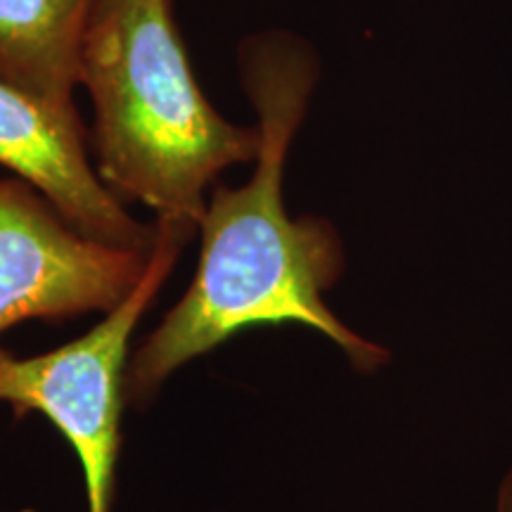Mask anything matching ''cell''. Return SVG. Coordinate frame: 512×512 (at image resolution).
<instances>
[{"label": "cell", "instance_id": "cell-2", "mask_svg": "<svg viewBox=\"0 0 512 512\" xmlns=\"http://www.w3.org/2000/svg\"><path fill=\"white\" fill-rule=\"evenodd\" d=\"M79 86L93 102V164L124 204L197 230L223 171L254 164L259 128L238 126L195 79L171 0H93Z\"/></svg>", "mask_w": 512, "mask_h": 512}, {"label": "cell", "instance_id": "cell-4", "mask_svg": "<svg viewBox=\"0 0 512 512\" xmlns=\"http://www.w3.org/2000/svg\"><path fill=\"white\" fill-rule=\"evenodd\" d=\"M150 252L88 238L34 185L0 178V332L105 316L136 290Z\"/></svg>", "mask_w": 512, "mask_h": 512}, {"label": "cell", "instance_id": "cell-1", "mask_svg": "<svg viewBox=\"0 0 512 512\" xmlns=\"http://www.w3.org/2000/svg\"><path fill=\"white\" fill-rule=\"evenodd\" d=\"M238 69L256 112L259 155L247 183H216L209 192L195 278L128 363L126 399L136 406L155 399L178 368L261 325H304L356 363L380 358L325 306L323 292L342 266L332 228L290 219L283 200L287 155L316 88V57L302 38L268 31L240 43Z\"/></svg>", "mask_w": 512, "mask_h": 512}, {"label": "cell", "instance_id": "cell-5", "mask_svg": "<svg viewBox=\"0 0 512 512\" xmlns=\"http://www.w3.org/2000/svg\"><path fill=\"white\" fill-rule=\"evenodd\" d=\"M0 166L41 190L83 235L152 249L157 223L138 221L100 181L81 117L53 110L0 74Z\"/></svg>", "mask_w": 512, "mask_h": 512}, {"label": "cell", "instance_id": "cell-3", "mask_svg": "<svg viewBox=\"0 0 512 512\" xmlns=\"http://www.w3.org/2000/svg\"><path fill=\"white\" fill-rule=\"evenodd\" d=\"M157 223L140 283L95 328L60 349L19 358L0 347V403L17 418L41 413L79 458L88 512H112L119 422L126 399L128 347L195 230Z\"/></svg>", "mask_w": 512, "mask_h": 512}, {"label": "cell", "instance_id": "cell-6", "mask_svg": "<svg viewBox=\"0 0 512 512\" xmlns=\"http://www.w3.org/2000/svg\"><path fill=\"white\" fill-rule=\"evenodd\" d=\"M91 3L0 0V74L67 117H79V53Z\"/></svg>", "mask_w": 512, "mask_h": 512}]
</instances>
